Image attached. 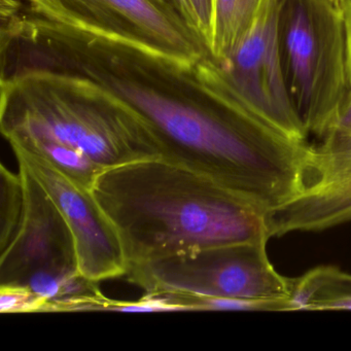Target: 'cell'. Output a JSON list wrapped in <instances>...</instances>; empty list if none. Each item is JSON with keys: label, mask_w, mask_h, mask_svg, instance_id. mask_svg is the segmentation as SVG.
I'll list each match as a JSON object with an SVG mask.
<instances>
[{"label": "cell", "mask_w": 351, "mask_h": 351, "mask_svg": "<svg viewBox=\"0 0 351 351\" xmlns=\"http://www.w3.org/2000/svg\"><path fill=\"white\" fill-rule=\"evenodd\" d=\"M91 192L118 234L127 271L205 248L270 239L265 211L163 158L108 168Z\"/></svg>", "instance_id": "6da1fadb"}, {"label": "cell", "mask_w": 351, "mask_h": 351, "mask_svg": "<svg viewBox=\"0 0 351 351\" xmlns=\"http://www.w3.org/2000/svg\"><path fill=\"white\" fill-rule=\"evenodd\" d=\"M0 127L8 141L60 143L106 169L163 158L153 128L134 108L71 73L40 69L1 73Z\"/></svg>", "instance_id": "7a4b0ae2"}, {"label": "cell", "mask_w": 351, "mask_h": 351, "mask_svg": "<svg viewBox=\"0 0 351 351\" xmlns=\"http://www.w3.org/2000/svg\"><path fill=\"white\" fill-rule=\"evenodd\" d=\"M287 91L308 134L320 138L351 99L348 32L334 0H277Z\"/></svg>", "instance_id": "3957f363"}, {"label": "cell", "mask_w": 351, "mask_h": 351, "mask_svg": "<svg viewBox=\"0 0 351 351\" xmlns=\"http://www.w3.org/2000/svg\"><path fill=\"white\" fill-rule=\"evenodd\" d=\"M267 241L240 242L129 268L125 278L145 293L182 291L242 299H289L293 278L277 272Z\"/></svg>", "instance_id": "277c9868"}, {"label": "cell", "mask_w": 351, "mask_h": 351, "mask_svg": "<svg viewBox=\"0 0 351 351\" xmlns=\"http://www.w3.org/2000/svg\"><path fill=\"white\" fill-rule=\"evenodd\" d=\"M29 12L53 23L91 32L186 66L208 48L182 19L155 0H26Z\"/></svg>", "instance_id": "5b68a950"}, {"label": "cell", "mask_w": 351, "mask_h": 351, "mask_svg": "<svg viewBox=\"0 0 351 351\" xmlns=\"http://www.w3.org/2000/svg\"><path fill=\"white\" fill-rule=\"evenodd\" d=\"M12 149L19 166L46 191L66 221L80 273L95 282L125 277L127 263L118 234L91 190L73 182L40 156L16 145Z\"/></svg>", "instance_id": "8992f818"}, {"label": "cell", "mask_w": 351, "mask_h": 351, "mask_svg": "<svg viewBox=\"0 0 351 351\" xmlns=\"http://www.w3.org/2000/svg\"><path fill=\"white\" fill-rule=\"evenodd\" d=\"M219 64L244 100L267 124L291 141L307 143L309 134L291 104L281 66L277 0L267 1L234 54Z\"/></svg>", "instance_id": "52a82bcc"}, {"label": "cell", "mask_w": 351, "mask_h": 351, "mask_svg": "<svg viewBox=\"0 0 351 351\" xmlns=\"http://www.w3.org/2000/svg\"><path fill=\"white\" fill-rule=\"evenodd\" d=\"M19 171L23 180V213L13 240L0 256V285H26L38 271L77 269L66 221L29 172L22 166Z\"/></svg>", "instance_id": "ba28073f"}, {"label": "cell", "mask_w": 351, "mask_h": 351, "mask_svg": "<svg viewBox=\"0 0 351 351\" xmlns=\"http://www.w3.org/2000/svg\"><path fill=\"white\" fill-rule=\"evenodd\" d=\"M268 0H213L210 55L223 63L252 29Z\"/></svg>", "instance_id": "9c48e42d"}, {"label": "cell", "mask_w": 351, "mask_h": 351, "mask_svg": "<svg viewBox=\"0 0 351 351\" xmlns=\"http://www.w3.org/2000/svg\"><path fill=\"white\" fill-rule=\"evenodd\" d=\"M9 143L11 147L16 145L40 156L59 171L88 190H92L98 176L106 170L82 152L60 143L34 138L13 139Z\"/></svg>", "instance_id": "30bf717a"}, {"label": "cell", "mask_w": 351, "mask_h": 351, "mask_svg": "<svg viewBox=\"0 0 351 351\" xmlns=\"http://www.w3.org/2000/svg\"><path fill=\"white\" fill-rule=\"evenodd\" d=\"M152 293H158L171 307L172 312L291 311L289 299H242L182 291H158Z\"/></svg>", "instance_id": "8fae6325"}, {"label": "cell", "mask_w": 351, "mask_h": 351, "mask_svg": "<svg viewBox=\"0 0 351 351\" xmlns=\"http://www.w3.org/2000/svg\"><path fill=\"white\" fill-rule=\"evenodd\" d=\"M24 206L23 180L18 173L0 166V252L9 246L17 232Z\"/></svg>", "instance_id": "7c38bea8"}, {"label": "cell", "mask_w": 351, "mask_h": 351, "mask_svg": "<svg viewBox=\"0 0 351 351\" xmlns=\"http://www.w3.org/2000/svg\"><path fill=\"white\" fill-rule=\"evenodd\" d=\"M351 152V99L318 143L308 145L305 160H324Z\"/></svg>", "instance_id": "4fadbf2b"}, {"label": "cell", "mask_w": 351, "mask_h": 351, "mask_svg": "<svg viewBox=\"0 0 351 351\" xmlns=\"http://www.w3.org/2000/svg\"><path fill=\"white\" fill-rule=\"evenodd\" d=\"M312 310H351V274L324 266V282Z\"/></svg>", "instance_id": "5bb4252c"}, {"label": "cell", "mask_w": 351, "mask_h": 351, "mask_svg": "<svg viewBox=\"0 0 351 351\" xmlns=\"http://www.w3.org/2000/svg\"><path fill=\"white\" fill-rule=\"evenodd\" d=\"M48 301L25 285H0V312L44 313Z\"/></svg>", "instance_id": "9a60e30c"}, {"label": "cell", "mask_w": 351, "mask_h": 351, "mask_svg": "<svg viewBox=\"0 0 351 351\" xmlns=\"http://www.w3.org/2000/svg\"><path fill=\"white\" fill-rule=\"evenodd\" d=\"M197 34L210 52L213 0H186Z\"/></svg>", "instance_id": "2e32d148"}, {"label": "cell", "mask_w": 351, "mask_h": 351, "mask_svg": "<svg viewBox=\"0 0 351 351\" xmlns=\"http://www.w3.org/2000/svg\"><path fill=\"white\" fill-rule=\"evenodd\" d=\"M155 1L161 5L162 7L165 8L168 11L171 12L176 17L182 19L184 23L188 24L197 34L194 24H193L192 16H191L190 9H189L186 0H155Z\"/></svg>", "instance_id": "e0dca14e"}, {"label": "cell", "mask_w": 351, "mask_h": 351, "mask_svg": "<svg viewBox=\"0 0 351 351\" xmlns=\"http://www.w3.org/2000/svg\"><path fill=\"white\" fill-rule=\"evenodd\" d=\"M346 23L347 32H348L349 49H350L351 65V0H340L338 3Z\"/></svg>", "instance_id": "ac0fdd59"}, {"label": "cell", "mask_w": 351, "mask_h": 351, "mask_svg": "<svg viewBox=\"0 0 351 351\" xmlns=\"http://www.w3.org/2000/svg\"><path fill=\"white\" fill-rule=\"evenodd\" d=\"M334 1H336V3H338L340 0H334Z\"/></svg>", "instance_id": "d6986e66"}]
</instances>
